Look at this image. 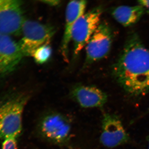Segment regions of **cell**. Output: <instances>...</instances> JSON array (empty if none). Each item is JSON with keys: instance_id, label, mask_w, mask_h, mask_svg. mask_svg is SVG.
I'll return each mask as SVG.
<instances>
[{"instance_id": "17", "label": "cell", "mask_w": 149, "mask_h": 149, "mask_svg": "<svg viewBox=\"0 0 149 149\" xmlns=\"http://www.w3.org/2000/svg\"><path fill=\"white\" fill-rule=\"evenodd\" d=\"M148 149H149V136L148 139Z\"/></svg>"}, {"instance_id": "1", "label": "cell", "mask_w": 149, "mask_h": 149, "mask_svg": "<svg viewBox=\"0 0 149 149\" xmlns=\"http://www.w3.org/2000/svg\"><path fill=\"white\" fill-rule=\"evenodd\" d=\"M113 74L130 95L140 97L149 93V49L137 33L132 32L127 37Z\"/></svg>"}, {"instance_id": "12", "label": "cell", "mask_w": 149, "mask_h": 149, "mask_svg": "<svg viewBox=\"0 0 149 149\" xmlns=\"http://www.w3.org/2000/svg\"><path fill=\"white\" fill-rule=\"evenodd\" d=\"M145 9L140 5L120 6L113 9L111 15L118 22L125 27H129L139 21L145 13Z\"/></svg>"}, {"instance_id": "16", "label": "cell", "mask_w": 149, "mask_h": 149, "mask_svg": "<svg viewBox=\"0 0 149 149\" xmlns=\"http://www.w3.org/2000/svg\"><path fill=\"white\" fill-rule=\"evenodd\" d=\"M43 3H45L46 4L52 6H55L59 4L60 1H42Z\"/></svg>"}, {"instance_id": "4", "label": "cell", "mask_w": 149, "mask_h": 149, "mask_svg": "<svg viewBox=\"0 0 149 149\" xmlns=\"http://www.w3.org/2000/svg\"><path fill=\"white\" fill-rule=\"evenodd\" d=\"M55 32L54 28L49 24L25 19L22 38L18 42L24 56H32L37 49L49 44Z\"/></svg>"}, {"instance_id": "9", "label": "cell", "mask_w": 149, "mask_h": 149, "mask_svg": "<svg viewBox=\"0 0 149 149\" xmlns=\"http://www.w3.org/2000/svg\"><path fill=\"white\" fill-rule=\"evenodd\" d=\"M24 57L19 43L11 36L0 34V77L13 72Z\"/></svg>"}, {"instance_id": "7", "label": "cell", "mask_w": 149, "mask_h": 149, "mask_svg": "<svg viewBox=\"0 0 149 149\" xmlns=\"http://www.w3.org/2000/svg\"><path fill=\"white\" fill-rule=\"evenodd\" d=\"M21 1L0 0V34L8 36L21 34L25 19Z\"/></svg>"}, {"instance_id": "6", "label": "cell", "mask_w": 149, "mask_h": 149, "mask_svg": "<svg viewBox=\"0 0 149 149\" xmlns=\"http://www.w3.org/2000/svg\"><path fill=\"white\" fill-rule=\"evenodd\" d=\"M113 39L109 24L100 22L85 46V64L90 65L104 58L109 53Z\"/></svg>"}, {"instance_id": "5", "label": "cell", "mask_w": 149, "mask_h": 149, "mask_svg": "<svg viewBox=\"0 0 149 149\" xmlns=\"http://www.w3.org/2000/svg\"><path fill=\"white\" fill-rule=\"evenodd\" d=\"M102 13V8L97 7L85 13L75 22L71 33L74 55H77L85 47L98 27Z\"/></svg>"}, {"instance_id": "15", "label": "cell", "mask_w": 149, "mask_h": 149, "mask_svg": "<svg viewBox=\"0 0 149 149\" xmlns=\"http://www.w3.org/2000/svg\"><path fill=\"white\" fill-rule=\"evenodd\" d=\"M138 2L139 4L142 6L145 9V11L149 13V1L141 0Z\"/></svg>"}, {"instance_id": "2", "label": "cell", "mask_w": 149, "mask_h": 149, "mask_svg": "<svg viewBox=\"0 0 149 149\" xmlns=\"http://www.w3.org/2000/svg\"><path fill=\"white\" fill-rule=\"evenodd\" d=\"M29 97L27 93L20 92L7 93L0 97V140L20 135L23 111Z\"/></svg>"}, {"instance_id": "10", "label": "cell", "mask_w": 149, "mask_h": 149, "mask_svg": "<svg viewBox=\"0 0 149 149\" xmlns=\"http://www.w3.org/2000/svg\"><path fill=\"white\" fill-rule=\"evenodd\" d=\"M70 96L80 107L84 108L101 107L107 101L106 93L93 86L77 85L70 91Z\"/></svg>"}, {"instance_id": "8", "label": "cell", "mask_w": 149, "mask_h": 149, "mask_svg": "<svg viewBox=\"0 0 149 149\" xmlns=\"http://www.w3.org/2000/svg\"><path fill=\"white\" fill-rule=\"evenodd\" d=\"M129 136L119 118L111 113L104 114L100 141L104 146L112 148L126 143Z\"/></svg>"}, {"instance_id": "14", "label": "cell", "mask_w": 149, "mask_h": 149, "mask_svg": "<svg viewBox=\"0 0 149 149\" xmlns=\"http://www.w3.org/2000/svg\"><path fill=\"white\" fill-rule=\"evenodd\" d=\"M1 149H18L17 138L9 137L3 140Z\"/></svg>"}, {"instance_id": "3", "label": "cell", "mask_w": 149, "mask_h": 149, "mask_svg": "<svg viewBox=\"0 0 149 149\" xmlns=\"http://www.w3.org/2000/svg\"><path fill=\"white\" fill-rule=\"evenodd\" d=\"M72 123L65 115L57 112L47 113L42 116L37 125L41 137L53 143L63 145L71 135Z\"/></svg>"}, {"instance_id": "13", "label": "cell", "mask_w": 149, "mask_h": 149, "mask_svg": "<svg viewBox=\"0 0 149 149\" xmlns=\"http://www.w3.org/2000/svg\"><path fill=\"white\" fill-rule=\"evenodd\" d=\"M52 54V48L48 44L41 46L37 49L34 52L32 56L37 63L43 64L49 60Z\"/></svg>"}, {"instance_id": "11", "label": "cell", "mask_w": 149, "mask_h": 149, "mask_svg": "<svg viewBox=\"0 0 149 149\" xmlns=\"http://www.w3.org/2000/svg\"><path fill=\"white\" fill-rule=\"evenodd\" d=\"M87 2L84 1H73L70 2L65 11V24L62 41L61 53L65 61L68 60L69 46L71 41V33L75 22L85 13Z\"/></svg>"}]
</instances>
